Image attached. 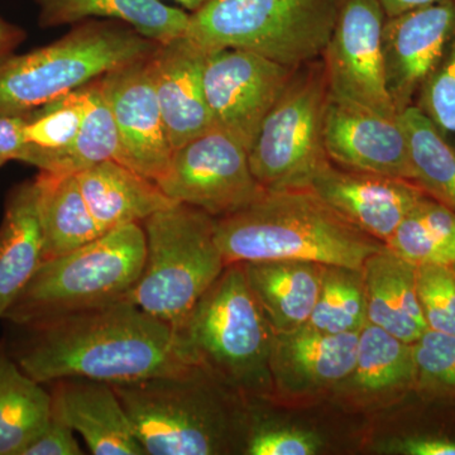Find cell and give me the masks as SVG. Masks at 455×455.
Returning a JSON list of instances; mask_svg holds the SVG:
<instances>
[{"label":"cell","instance_id":"obj_39","mask_svg":"<svg viewBox=\"0 0 455 455\" xmlns=\"http://www.w3.org/2000/svg\"><path fill=\"white\" fill-rule=\"evenodd\" d=\"M26 116H0V167L11 161H20L25 151Z\"/></svg>","mask_w":455,"mask_h":455},{"label":"cell","instance_id":"obj_42","mask_svg":"<svg viewBox=\"0 0 455 455\" xmlns=\"http://www.w3.org/2000/svg\"><path fill=\"white\" fill-rule=\"evenodd\" d=\"M176 2L180 3V4L184 5L185 8L188 9L191 13H196V12L199 11L200 8H203L206 3L211 2V0H176Z\"/></svg>","mask_w":455,"mask_h":455},{"label":"cell","instance_id":"obj_17","mask_svg":"<svg viewBox=\"0 0 455 455\" xmlns=\"http://www.w3.org/2000/svg\"><path fill=\"white\" fill-rule=\"evenodd\" d=\"M211 51L187 36L160 44L149 57L164 128L173 151L215 127L204 88Z\"/></svg>","mask_w":455,"mask_h":455},{"label":"cell","instance_id":"obj_29","mask_svg":"<svg viewBox=\"0 0 455 455\" xmlns=\"http://www.w3.org/2000/svg\"><path fill=\"white\" fill-rule=\"evenodd\" d=\"M409 140L412 182L455 212V148L415 107L400 114Z\"/></svg>","mask_w":455,"mask_h":455},{"label":"cell","instance_id":"obj_7","mask_svg":"<svg viewBox=\"0 0 455 455\" xmlns=\"http://www.w3.org/2000/svg\"><path fill=\"white\" fill-rule=\"evenodd\" d=\"M145 259L142 224L104 233L73 252L44 260L4 320L22 328L123 300Z\"/></svg>","mask_w":455,"mask_h":455},{"label":"cell","instance_id":"obj_37","mask_svg":"<svg viewBox=\"0 0 455 455\" xmlns=\"http://www.w3.org/2000/svg\"><path fill=\"white\" fill-rule=\"evenodd\" d=\"M52 400V398H51ZM75 431L51 403V415L46 427L41 431L22 455H80L83 454Z\"/></svg>","mask_w":455,"mask_h":455},{"label":"cell","instance_id":"obj_38","mask_svg":"<svg viewBox=\"0 0 455 455\" xmlns=\"http://www.w3.org/2000/svg\"><path fill=\"white\" fill-rule=\"evenodd\" d=\"M396 453L406 455H455V436L418 434L395 442Z\"/></svg>","mask_w":455,"mask_h":455},{"label":"cell","instance_id":"obj_20","mask_svg":"<svg viewBox=\"0 0 455 455\" xmlns=\"http://www.w3.org/2000/svg\"><path fill=\"white\" fill-rule=\"evenodd\" d=\"M37 178L9 191L0 223V319L44 260Z\"/></svg>","mask_w":455,"mask_h":455},{"label":"cell","instance_id":"obj_36","mask_svg":"<svg viewBox=\"0 0 455 455\" xmlns=\"http://www.w3.org/2000/svg\"><path fill=\"white\" fill-rule=\"evenodd\" d=\"M320 448L314 434L281 425H248L244 453L250 455H313Z\"/></svg>","mask_w":455,"mask_h":455},{"label":"cell","instance_id":"obj_23","mask_svg":"<svg viewBox=\"0 0 455 455\" xmlns=\"http://www.w3.org/2000/svg\"><path fill=\"white\" fill-rule=\"evenodd\" d=\"M367 320L403 341L414 344L427 331L418 293L416 266L383 247L361 269Z\"/></svg>","mask_w":455,"mask_h":455},{"label":"cell","instance_id":"obj_18","mask_svg":"<svg viewBox=\"0 0 455 455\" xmlns=\"http://www.w3.org/2000/svg\"><path fill=\"white\" fill-rule=\"evenodd\" d=\"M52 405L95 455H147L110 383L62 379L49 383Z\"/></svg>","mask_w":455,"mask_h":455},{"label":"cell","instance_id":"obj_25","mask_svg":"<svg viewBox=\"0 0 455 455\" xmlns=\"http://www.w3.org/2000/svg\"><path fill=\"white\" fill-rule=\"evenodd\" d=\"M414 347L367 323L358 334L352 373L338 385L361 397H390L415 390Z\"/></svg>","mask_w":455,"mask_h":455},{"label":"cell","instance_id":"obj_6","mask_svg":"<svg viewBox=\"0 0 455 455\" xmlns=\"http://www.w3.org/2000/svg\"><path fill=\"white\" fill-rule=\"evenodd\" d=\"M176 333L191 364L242 396L267 385L275 333L242 263L227 266Z\"/></svg>","mask_w":455,"mask_h":455},{"label":"cell","instance_id":"obj_15","mask_svg":"<svg viewBox=\"0 0 455 455\" xmlns=\"http://www.w3.org/2000/svg\"><path fill=\"white\" fill-rule=\"evenodd\" d=\"M323 134L326 155L338 166L412 181L409 140L400 116H383L329 94Z\"/></svg>","mask_w":455,"mask_h":455},{"label":"cell","instance_id":"obj_2","mask_svg":"<svg viewBox=\"0 0 455 455\" xmlns=\"http://www.w3.org/2000/svg\"><path fill=\"white\" fill-rule=\"evenodd\" d=\"M227 266L259 260H307L362 269L385 243L340 217L311 188L266 191L247 208L215 220Z\"/></svg>","mask_w":455,"mask_h":455},{"label":"cell","instance_id":"obj_3","mask_svg":"<svg viewBox=\"0 0 455 455\" xmlns=\"http://www.w3.org/2000/svg\"><path fill=\"white\" fill-rule=\"evenodd\" d=\"M112 386L147 455L244 451L248 424L239 407L242 395L196 364Z\"/></svg>","mask_w":455,"mask_h":455},{"label":"cell","instance_id":"obj_28","mask_svg":"<svg viewBox=\"0 0 455 455\" xmlns=\"http://www.w3.org/2000/svg\"><path fill=\"white\" fill-rule=\"evenodd\" d=\"M386 247L414 266H455V212L425 194Z\"/></svg>","mask_w":455,"mask_h":455},{"label":"cell","instance_id":"obj_24","mask_svg":"<svg viewBox=\"0 0 455 455\" xmlns=\"http://www.w3.org/2000/svg\"><path fill=\"white\" fill-rule=\"evenodd\" d=\"M40 25L56 27L86 18H108L136 29L143 37L164 44L187 33L190 13L160 0H35Z\"/></svg>","mask_w":455,"mask_h":455},{"label":"cell","instance_id":"obj_32","mask_svg":"<svg viewBox=\"0 0 455 455\" xmlns=\"http://www.w3.org/2000/svg\"><path fill=\"white\" fill-rule=\"evenodd\" d=\"M367 323L361 269L324 266L315 307L305 326L323 333H359Z\"/></svg>","mask_w":455,"mask_h":455},{"label":"cell","instance_id":"obj_11","mask_svg":"<svg viewBox=\"0 0 455 455\" xmlns=\"http://www.w3.org/2000/svg\"><path fill=\"white\" fill-rule=\"evenodd\" d=\"M386 13L379 0H340L322 59L329 94L397 116L386 89L382 35Z\"/></svg>","mask_w":455,"mask_h":455},{"label":"cell","instance_id":"obj_8","mask_svg":"<svg viewBox=\"0 0 455 455\" xmlns=\"http://www.w3.org/2000/svg\"><path fill=\"white\" fill-rule=\"evenodd\" d=\"M340 0H211L190 13L188 38L206 51H248L299 68L324 53Z\"/></svg>","mask_w":455,"mask_h":455},{"label":"cell","instance_id":"obj_19","mask_svg":"<svg viewBox=\"0 0 455 455\" xmlns=\"http://www.w3.org/2000/svg\"><path fill=\"white\" fill-rule=\"evenodd\" d=\"M359 333H323L302 326L275 335L269 374L280 387L311 391L343 382L352 373Z\"/></svg>","mask_w":455,"mask_h":455},{"label":"cell","instance_id":"obj_14","mask_svg":"<svg viewBox=\"0 0 455 455\" xmlns=\"http://www.w3.org/2000/svg\"><path fill=\"white\" fill-rule=\"evenodd\" d=\"M455 32V0L386 18L382 35L386 89L397 113L414 107L425 80Z\"/></svg>","mask_w":455,"mask_h":455},{"label":"cell","instance_id":"obj_10","mask_svg":"<svg viewBox=\"0 0 455 455\" xmlns=\"http://www.w3.org/2000/svg\"><path fill=\"white\" fill-rule=\"evenodd\" d=\"M157 185L171 199L215 220L247 208L266 193L251 170L247 147L218 127L175 149Z\"/></svg>","mask_w":455,"mask_h":455},{"label":"cell","instance_id":"obj_26","mask_svg":"<svg viewBox=\"0 0 455 455\" xmlns=\"http://www.w3.org/2000/svg\"><path fill=\"white\" fill-rule=\"evenodd\" d=\"M40 211L44 260L64 256L103 235L85 202L76 175L42 172Z\"/></svg>","mask_w":455,"mask_h":455},{"label":"cell","instance_id":"obj_16","mask_svg":"<svg viewBox=\"0 0 455 455\" xmlns=\"http://www.w3.org/2000/svg\"><path fill=\"white\" fill-rule=\"evenodd\" d=\"M309 188L344 220L385 244L425 196L410 180L344 169L331 161Z\"/></svg>","mask_w":455,"mask_h":455},{"label":"cell","instance_id":"obj_21","mask_svg":"<svg viewBox=\"0 0 455 455\" xmlns=\"http://www.w3.org/2000/svg\"><path fill=\"white\" fill-rule=\"evenodd\" d=\"M76 178L90 212L103 233L142 224L147 218L178 203L155 181L116 160L94 164L77 172Z\"/></svg>","mask_w":455,"mask_h":455},{"label":"cell","instance_id":"obj_9","mask_svg":"<svg viewBox=\"0 0 455 455\" xmlns=\"http://www.w3.org/2000/svg\"><path fill=\"white\" fill-rule=\"evenodd\" d=\"M328 98L322 57L296 68L248 151L253 176L266 191L309 188L331 161L323 134Z\"/></svg>","mask_w":455,"mask_h":455},{"label":"cell","instance_id":"obj_41","mask_svg":"<svg viewBox=\"0 0 455 455\" xmlns=\"http://www.w3.org/2000/svg\"><path fill=\"white\" fill-rule=\"evenodd\" d=\"M386 17H395L412 9L427 7V5L436 4L444 0H379Z\"/></svg>","mask_w":455,"mask_h":455},{"label":"cell","instance_id":"obj_35","mask_svg":"<svg viewBox=\"0 0 455 455\" xmlns=\"http://www.w3.org/2000/svg\"><path fill=\"white\" fill-rule=\"evenodd\" d=\"M416 293L427 329L455 335L454 266H416Z\"/></svg>","mask_w":455,"mask_h":455},{"label":"cell","instance_id":"obj_12","mask_svg":"<svg viewBox=\"0 0 455 455\" xmlns=\"http://www.w3.org/2000/svg\"><path fill=\"white\" fill-rule=\"evenodd\" d=\"M295 70L248 51H212L204 70V88L215 127L250 151L263 119Z\"/></svg>","mask_w":455,"mask_h":455},{"label":"cell","instance_id":"obj_34","mask_svg":"<svg viewBox=\"0 0 455 455\" xmlns=\"http://www.w3.org/2000/svg\"><path fill=\"white\" fill-rule=\"evenodd\" d=\"M414 107L455 148V32L444 55L421 86Z\"/></svg>","mask_w":455,"mask_h":455},{"label":"cell","instance_id":"obj_40","mask_svg":"<svg viewBox=\"0 0 455 455\" xmlns=\"http://www.w3.org/2000/svg\"><path fill=\"white\" fill-rule=\"evenodd\" d=\"M25 37L23 29L0 18V60L12 55Z\"/></svg>","mask_w":455,"mask_h":455},{"label":"cell","instance_id":"obj_43","mask_svg":"<svg viewBox=\"0 0 455 455\" xmlns=\"http://www.w3.org/2000/svg\"><path fill=\"white\" fill-rule=\"evenodd\" d=\"M454 267H455V266H454Z\"/></svg>","mask_w":455,"mask_h":455},{"label":"cell","instance_id":"obj_30","mask_svg":"<svg viewBox=\"0 0 455 455\" xmlns=\"http://www.w3.org/2000/svg\"><path fill=\"white\" fill-rule=\"evenodd\" d=\"M85 114L84 89L68 92L26 114L23 137L25 151L20 163L40 171H47L51 164L73 145Z\"/></svg>","mask_w":455,"mask_h":455},{"label":"cell","instance_id":"obj_31","mask_svg":"<svg viewBox=\"0 0 455 455\" xmlns=\"http://www.w3.org/2000/svg\"><path fill=\"white\" fill-rule=\"evenodd\" d=\"M98 79L83 86L85 114L76 140L51 164L49 170L42 172L76 175L94 164L118 158L116 123Z\"/></svg>","mask_w":455,"mask_h":455},{"label":"cell","instance_id":"obj_22","mask_svg":"<svg viewBox=\"0 0 455 455\" xmlns=\"http://www.w3.org/2000/svg\"><path fill=\"white\" fill-rule=\"evenodd\" d=\"M245 278L275 335L291 333L309 322L324 266L307 260L245 262Z\"/></svg>","mask_w":455,"mask_h":455},{"label":"cell","instance_id":"obj_1","mask_svg":"<svg viewBox=\"0 0 455 455\" xmlns=\"http://www.w3.org/2000/svg\"><path fill=\"white\" fill-rule=\"evenodd\" d=\"M18 329L22 334L8 353L44 385L133 382L191 364L175 329L124 299Z\"/></svg>","mask_w":455,"mask_h":455},{"label":"cell","instance_id":"obj_33","mask_svg":"<svg viewBox=\"0 0 455 455\" xmlns=\"http://www.w3.org/2000/svg\"><path fill=\"white\" fill-rule=\"evenodd\" d=\"M412 347L415 390L429 400L455 403V335L427 329Z\"/></svg>","mask_w":455,"mask_h":455},{"label":"cell","instance_id":"obj_4","mask_svg":"<svg viewBox=\"0 0 455 455\" xmlns=\"http://www.w3.org/2000/svg\"><path fill=\"white\" fill-rule=\"evenodd\" d=\"M121 23H84L47 46L0 60V116H26L109 71L154 55L160 44Z\"/></svg>","mask_w":455,"mask_h":455},{"label":"cell","instance_id":"obj_13","mask_svg":"<svg viewBox=\"0 0 455 455\" xmlns=\"http://www.w3.org/2000/svg\"><path fill=\"white\" fill-rule=\"evenodd\" d=\"M98 82L118 133L116 161L157 184L169 169L173 148L156 94L149 57L109 71Z\"/></svg>","mask_w":455,"mask_h":455},{"label":"cell","instance_id":"obj_5","mask_svg":"<svg viewBox=\"0 0 455 455\" xmlns=\"http://www.w3.org/2000/svg\"><path fill=\"white\" fill-rule=\"evenodd\" d=\"M142 227L145 265L124 300L176 331L227 267L215 241V218L176 203Z\"/></svg>","mask_w":455,"mask_h":455},{"label":"cell","instance_id":"obj_27","mask_svg":"<svg viewBox=\"0 0 455 455\" xmlns=\"http://www.w3.org/2000/svg\"><path fill=\"white\" fill-rule=\"evenodd\" d=\"M51 392L0 348V455H22L51 415Z\"/></svg>","mask_w":455,"mask_h":455}]
</instances>
